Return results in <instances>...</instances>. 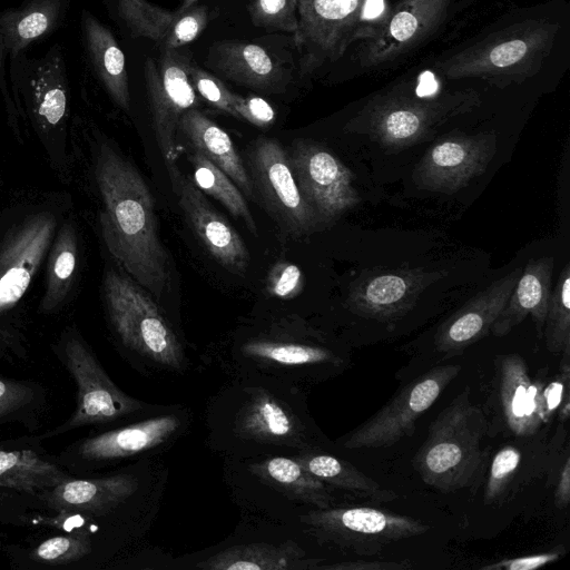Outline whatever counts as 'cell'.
I'll use <instances>...</instances> for the list:
<instances>
[{
	"mask_svg": "<svg viewBox=\"0 0 570 570\" xmlns=\"http://www.w3.org/2000/svg\"><path fill=\"white\" fill-rule=\"evenodd\" d=\"M442 276L439 271L423 268L377 274L351 289L347 306L363 317L392 321L404 315L419 295Z\"/></svg>",
	"mask_w": 570,
	"mask_h": 570,
	"instance_id": "cb8c5ba5",
	"label": "cell"
},
{
	"mask_svg": "<svg viewBox=\"0 0 570 570\" xmlns=\"http://www.w3.org/2000/svg\"><path fill=\"white\" fill-rule=\"evenodd\" d=\"M292 456L332 490L367 498L375 503L391 502L397 498L395 492L382 488L351 462L328 452L326 449H308Z\"/></svg>",
	"mask_w": 570,
	"mask_h": 570,
	"instance_id": "1f68e13d",
	"label": "cell"
},
{
	"mask_svg": "<svg viewBox=\"0 0 570 570\" xmlns=\"http://www.w3.org/2000/svg\"><path fill=\"white\" fill-rule=\"evenodd\" d=\"M553 266L554 259L551 256L528 262L521 271L508 302L490 328L494 336L507 335L528 315H531L538 335L542 336L552 292Z\"/></svg>",
	"mask_w": 570,
	"mask_h": 570,
	"instance_id": "f1b7e54d",
	"label": "cell"
},
{
	"mask_svg": "<svg viewBox=\"0 0 570 570\" xmlns=\"http://www.w3.org/2000/svg\"><path fill=\"white\" fill-rule=\"evenodd\" d=\"M569 355L570 353H563L560 372L549 383L540 381L538 412L542 424L549 422L554 416L564 401L570 400Z\"/></svg>",
	"mask_w": 570,
	"mask_h": 570,
	"instance_id": "ab89813d",
	"label": "cell"
},
{
	"mask_svg": "<svg viewBox=\"0 0 570 570\" xmlns=\"http://www.w3.org/2000/svg\"><path fill=\"white\" fill-rule=\"evenodd\" d=\"M485 430L482 410L471 403L468 389L462 391L430 424L413 458L422 481L445 493L472 485L484 463Z\"/></svg>",
	"mask_w": 570,
	"mask_h": 570,
	"instance_id": "9c48e42d",
	"label": "cell"
},
{
	"mask_svg": "<svg viewBox=\"0 0 570 570\" xmlns=\"http://www.w3.org/2000/svg\"><path fill=\"white\" fill-rule=\"evenodd\" d=\"M206 66L220 78L262 92L281 91L286 83V73L279 62L253 42H215L207 52Z\"/></svg>",
	"mask_w": 570,
	"mask_h": 570,
	"instance_id": "4316f807",
	"label": "cell"
},
{
	"mask_svg": "<svg viewBox=\"0 0 570 570\" xmlns=\"http://www.w3.org/2000/svg\"><path fill=\"white\" fill-rule=\"evenodd\" d=\"M234 108L238 119L246 120L261 128L271 126L276 118L274 108L258 96L242 97L236 95Z\"/></svg>",
	"mask_w": 570,
	"mask_h": 570,
	"instance_id": "7bdbcfd3",
	"label": "cell"
},
{
	"mask_svg": "<svg viewBox=\"0 0 570 570\" xmlns=\"http://www.w3.org/2000/svg\"><path fill=\"white\" fill-rule=\"evenodd\" d=\"M78 258L76 224L71 218H63L46 259V286L39 304L41 313H52L66 302L77 272Z\"/></svg>",
	"mask_w": 570,
	"mask_h": 570,
	"instance_id": "d6a6232c",
	"label": "cell"
},
{
	"mask_svg": "<svg viewBox=\"0 0 570 570\" xmlns=\"http://www.w3.org/2000/svg\"><path fill=\"white\" fill-rule=\"evenodd\" d=\"M63 354L77 385V406L72 416L51 434L85 425L132 420L161 405L136 399L120 390L79 336L70 335L66 340Z\"/></svg>",
	"mask_w": 570,
	"mask_h": 570,
	"instance_id": "5bb4252c",
	"label": "cell"
},
{
	"mask_svg": "<svg viewBox=\"0 0 570 570\" xmlns=\"http://www.w3.org/2000/svg\"><path fill=\"white\" fill-rule=\"evenodd\" d=\"M303 288L301 268L288 262H279L273 266L267 276V289L272 296L281 299L296 297Z\"/></svg>",
	"mask_w": 570,
	"mask_h": 570,
	"instance_id": "b9f144b4",
	"label": "cell"
},
{
	"mask_svg": "<svg viewBox=\"0 0 570 570\" xmlns=\"http://www.w3.org/2000/svg\"><path fill=\"white\" fill-rule=\"evenodd\" d=\"M198 0H183L181 6L178 8V10H185L191 6H194Z\"/></svg>",
	"mask_w": 570,
	"mask_h": 570,
	"instance_id": "681fc988",
	"label": "cell"
},
{
	"mask_svg": "<svg viewBox=\"0 0 570 570\" xmlns=\"http://www.w3.org/2000/svg\"><path fill=\"white\" fill-rule=\"evenodd\" d=\"M94 175L102 203L99 220L107 249L137 284L159 299L168 283V261L147 183L105 140L96 146Z\"/></svg>",
	"mask_w": 570,
	"mask_h": 570,
	"instance_id": "7a4b0ae2",
	"label": "cell"
},
{
	"mask_svg": "<svg viewBox=\"0 0 570 570\" xmlns=\"http://www.w3.org/2000/svg\"><path fill=\"white\" fill-rule=\"evenodd\" d=\"M521 271L518 267L494 281L442 323L434 338L436 351L459 355L484 337L508 302Z\"/></svg>",
	"mask_w": 570,
	"mask_h": 570,
	"instance_id": "484cf974",
	"label": "cell"
},
{
	"mask_svg": "<svg viewBox=\"0 0 570 570\" xmlns=\"http://www.w3.org/2000/svg\"><path fill=\"white\" fill-rule=\"evenodd\" d=\"M558 23L527 20L508 27L439 65L449 79L481 78L494 85L533 76L549 55Z\"/></svg>",
	"mask_w": 570,
	"mask_h": 570,
	"instance_id": "8fae6325",
	"label": "cell"
},
{
	"mask_svg": "<svg viewBox=\"0 0 570 570\" xmlns=\"http://www.w3.org/2000/svg\"><path fill=\"white\" fill-rule=\"evenodd\" d=\"M188 55L178 49H163L157 59L144 62L153 129L166 164L176 163L178 124L187 110L199 104L190 81Z\"/></svg>",
	"mask_w": 570,
	"mask_h": 570,
	"instance_id": "ac0fdd59",
	"label": "cell"
},
{
	"mask_svg": "<svg viewBox=\"0 0 570 570\" xmlns=\"http://www.w3.org/2000/svg\"><path fill=\"white\" fill-rule=\"evenodd\" d=\"M73 0H21L0 11V94L9 126L20 137L21 126L11 98L7 63L33 42L51 36L67 18Z\"/></svg>",
	"mask_w": 570,
	"mask_h": 570,
	"instance_id": "44dd1931",
	"label": "cell"
},
{
	"mask_svg": "<svg viewBox=\"0 0 570 570\" xmlns=\"http://www.w3.org/2000/svg\"><path fill=\"white\" fill-rule=\"evenodd\" d=\"M193 410L185 404H161L130 422L85 439L79 455L97 465L163 456L191 429Z\"/></svg>",
	"mask_w": 570,
	"mask_h": 570,
	"instance_id": "4fadbf2b",
	"label": "cell"
},
{
	"mask_svg": "<svg viewBox=\"0 0 570 570\" xmlns=\"http://www.w3.org/2000/svg\"><path fill=\"white\" fill-rule=\"evenodd\" d=\"M190 81L197 94L212 106L220 109L238 119L234 108L236 95L229 91L225 85L208 71L199 68L190 61Z\"/></svg>",
	"mask_w": 570,
	"mask_h": 570,
	"instance_id": "60d3db41",
	"label": "cell"
},
{
	"mask_svg": "<svg viewBox=\"0 0 570 570\" xmlns=\"http://www.w3.org/2000/svg\"><path fill=\"white\" fill-rule=\"evenodd\" d=\"M301 531L242 515L222 541L174 557L170 570H318L326 558L313 553Z\"/></svg>",
	"mask_w": 570,
	"mask_h": 570,
	"instance_id": "ba28073f",
	"label": "cell"
},
{
	"mask_svg": "<svg viewBox=\"0 0 570 570\" xmlns=\"http://www.w3.org/2000/svg\"><path fill=\"white\" fill-rule=\"evenodd\" d=\"M179 129L190 141L194 150L222 169L247 197L254 196L250 176L224 129L197 108L184 112L178 124Z\"/></svg>",
	"mask_w": 570,
	"mask_h": 570,
	"instance_id": "4dcf8cb0",
	"label": "cell"
},
{
	"mask_svg": "<svg viewBox=\"0 0 570 570\" xmlns=\"http://www.w3.org/2000/svg\"><path fill=\"white\" fill-rule=\"evenodd\" d=\"M81 42L91 75L111 100L128 110L130 92L125 55L112 32L89 10L80 16Z\"/></svg>",
	"mask_w": 570,
	"mask_h": 570,
	"instance_id": "83f0119b",
	"label": "cell"
},
{
	"mask_svg": "<svg viewBox=\"0 0 570 570\" xmlns=\"http://www.w3.org/2000/svg\"><path fill=\"white\" fill-rule=\"evenodd\" d=\"M227 376H261L306 390L342 368L346 358L324 334L272 325L235 334L205 355Z\"/></svg>",
	"mask_w": 570,
	"mask_h": 570,
	"instance_id": "3957f363",
	"label": "cell"
},
{
	"mask_svg": "<svg viewBox=\"0 0 570 570\" xmlns=\"http://www.w3.org/2000/svg\"><path fill=\"white\" fill-rule=\"evenodd\" d=\"M566 550L562 546L554 548L553 550L523 556L518 558H509L493 563L483 566L482 570H532L544 567L547 564L558 561Z\"/></svg>",
	"mask_w": 570,
	"mask_h": 570,
	"instance_id": "ee69618b",
	"label": "cell"
},
{
	"mask_svg": "<svg viewBox=\"0 0 570 570\" xmlns=\"http://www.w3.org/2000/svg\"><path fill=\"white\" fill-rule=\"evenodd\" d=\"M189 160L193 167V183L197 188L220 202L233 216L245 223L252 234L256 235L255 219L236 184L200 153L194 150L189 155Z\"/></svg>",
	"mask_w": 570,
	"mask_h": 570,
	"instance_id": "e575fe53",
	"label": "cell"
},
{
	"mask_svg": "<svg viewBox=\"0 0 570 570\" xmlns=\"http://www.w3.org/2000/svg\"><path fill=\"white\" fill-rule=\"evenodd\" d=\"M384 8L383 0H365L363 12H362V21L372 20L377 17Z\"/></svg>",
	"mask_w": 570,
	"mask_h": 570,
	"instance_id": "c3c4849f",
	"label": "cell"
},
{
	"mask_svg": "<svg viewBox=\"0 0 570 570\" xmlns=\"http://www.w3.org/2000/svg\"><path fill=\"white\" fill-rule=\"evenodd\" d=\"M556 505L566 509L570 501V460L567 456L561 466L554 492Z\"/></svg>",
	"mask_w": 570,
	"mask_h": 570,
	"instance_id": "7dc6e473",
	"label": "cell"
},
{
	"mask_svg": "<svg viewBox=\"0 0 570 570\" xmlns=\"http://www.w3.org/2000/svg\"><path fill=\"white\" fill-rule=\"evenodd\" d=\"M429 529L411 517L370 507L311 509L298 520V530L316 547L364 556L376 554Z\"/></svg>",
	"mask_w": 570,
	"mask_h": 570,
	"instance_id": "7c38bea8",
	"label": "cell"
},
{
	"mask_svg": "<svg viewBox=\"0 0 570 570\" xmlns=\"http://www.w3.org/2000/svg\"><path fill=\"white\" fill-rule=\"evenodd\" d=\"M112 4L131 35L153 40L163 49H179L193 42L208 23L204 6L171 12L147 0H112Z\"/></svg>",
	"mask_w": 570,
	"mask_h": 570,
	"instance_id": "d4e9b609",
	"label": "cell"
},
{
	"mask_svg": "<svg viewBox=\"0 0 570 570\" xmlns=\"http://www.w3.org/2000/svg\"><path fill=\"white\" fill-rule=\"evenodd\" d=\"M68 479L56 464L29 450H0V488L36 494Z\"/></svg>",
	"mask_w": 570,
	"mask_h": 570,
	"instance_id": "836d02e7",
	"label": "cell"
},
{
	"mask_svg": "<svg viewBox=\"0 0 570 570\" xmlns=\"http://www.w3.org/2000/svg\"><path fill=\"white\" fill-rule=\"evenodd\" d=\"M8 65V83L20 126L27 121L33 127L51 163L63 170L70 89L62 47L55 43L40 57H30L24 50Z\"/></svg>",
	"mask_w": 570,
	"mask_h": 570,
	"instance_id": "52a82bcc",
	"label": "cell"
},
{
	"mask_svg": "<svg viewBox=\"0 0 570 570\" xmlns=\"http://www.w3.org/2000/svg\"><path fill=\"white\" fill-rule=\"evenodd\" d=\"M365 0H312L297 8L294 43L302 75H311L340 59L348 46L364 38L361 26Z\"/></svg>",
	"mask_w": 570,
	"mask_h": 570,
	"instance_id": "2e32d148",
	"label": "cell"
},
{
	"mask_svg": "<svg viewBox=\"0 0 570 570\" xmlns=\"http://www.w3.org/2000/svg\"><path fill=\"white\" fill-rule=\"evenodd\" d=\"M452 0H402L361 47L362 67L399 58L428 38L444 19Z\"/></svg>",
	"mask_w": 570,
	"mask_h": 570,
	"instance_id": "7402d4cb",
	"label": "cell"
},
{
	"mask_svg": "<svg viewBox=\"0 0 570 570\" xmlns=\"http://www.w3.org/2000/svg\"><path fill=\"white\" fill-rule=\"evenodd\" d=\"M206 446L223 459L294 455L323 448L306 390L261 376H228L205 405Z\"/></svg>",
	"mask_w": 570,
	"mask_h": 570,
	"instance_id": "6da1fadb",
	"label": "cell"
},
{
	"mask_svg": "<svg viewBox=\"0 0 570 570\" xmlns=\"http://www.w3.org/2000/svg\"><path fill=\"white\" fill-rule=\"evenodd\" d=\"M298 0H249L252 22L269 31L295 33L298 27Z\"/></svg>",
	"mask_w": 570,
	"mask_h": 570,
	"instance_id": "74e56055",
	"label": "cell"
},
{
	"mask_svg": "<svg viewBox=\"0 0 570 570\" xmlns=\"http://www.w3.org/2000/svg\"><path fill=\"white\" fill-rule=\"evenodd\" d=\"M31 395L27 384L0 377V417L26 405Z\"/></svg>",
	"mask_w": 570,
	"mask_h": 570,
	"instance_id": "f6af8a7d",
	"label": "cell"
},
{
	"mask_svg": "<svg viewBox=\"0 0 570 570\" xmlns=\"http://www.w3.org/2000/svg\"><path fill=\"white\" fill-rule=\"evenodd\" d=\"M288 159L303 197L321 223L336 219L361 202L352 171L324 147L295 141Z\"/></svg>",
	"mask_w": 570,
	"mask_h": 570,
	"instance_id": "d6986e66",
	"label": "cell"
},
{
	"mask_svg": "<svg viewBox=\"0 0 570 570\" xmlns=\"http://www.w3.org/2000/svg\"><path fill=\"white\" fill-rule=\"evenodd\" d=\"M412 568L407 561H340L332 563H324L318 567V570H404Z\"/></svg>",
	"mask_w": 570,
	"mask_h": 570,
	"instance_id": "bcb514c9",
	"label": "cell"
},
{
	"mask_svg": "<svg viewBox=\"0 0 570 570\" xmlns=\"http://www.w3.org/2000/svg\"><path fill=\"white\" fill-rule=\"evenodd\" d=\"M460 371V365L450 364L423 373L366 422L337 440V446L344 450L387 448L411 436L416 420L431 407Z\"/></svg>",
	"mask_w": 570,
	"mask_h": 570,
	"instance_id": "9a60e30c",
	"label": "cell"
},
{
	"mask_svg": "<svg viewBox=\"0 0 570 570\" xmlns=\"http://www.w3.org/2000/svg\"><path fill=\"white\" fill-rule=\"evenodd\" d=\"M104 297L116 337L137 372L181 376L190 371L193 362L184 337L136 282L108 268Z\"/></svg>",
	"mask_w": 570,
	"mask_h": 570,
	"instance_id": "5b68a950",
	"label": "cell"
},
{
	"mask_svg": "<svg viewBox=\"0 0 570 570\" xmlns=\"http://www.w3.org/2000/svg\"><path fill=\"white\" fill-rule=\"evenodd\" d=\"M479 105L474 90L424 94L411 83H399L370 99L344 130L400 150L425 140L439 127Z\"/></svg>",
	"mask_w": 570,
	"mask_h": 570,
	"instance_id": "8992f818",
	"label": "cell"
},
{
	"mask_svg": "<svg viewBox=\"0 0 570 570\" xmlns=\"http://www.w3.org/2000/svg\"><path fill=\"white\" fill-rule=\"evenodd\" d=\"M521 460L520 451L505 445L494 455L484 489V502L491 504L499 500L517 471Z\"/></svg>",
	"mask_w": 570,
	"mask_h": 570,
	"instance_id": "f35d334b",
	"label": "cell"
},
{
	"mask_svg": "<svg viewBox=\"0 0 570 570\" xmlns=\"http://www.w3.org/2000/svg\"><path fill=\"white\" fill-rule=\"evenodd\" d=\"M173 190L188 223L212 256L229 272L244 275L249 252L240 235L186 177L177 163L167 164Z\"/></svg>",
	"mask_w": 570,
	"mask_h": 570,
	"instance_id": "603a6c76",
	"label": "cell"
},
{
	"mask_svg": "<svg viewBox=\"0 0 570 570\" xmlns=\"http://www.w3.org/2000/svg\"><path fill=\"white\" fill-rule=\"evenodd\" d=\"M499 396L509 429L518 436H531L542 422L538 412L540 381H532L519 354L498 357Z\"/></svg>",
	"mask_w": 570,
	"mask_h": 570,
	"instance_id": "f546056e",
	"label": "cell"
},
{
	"mask_svg": "<svg viewBox=\"0 0 570 570\" xmlns=\"http://www.w3.org/2000/svg\"><path fill=\"white\" fill-rule=\"evenodd\" d=\"M497 148V135L492 131L440 139L415 166L414 184L422 190L454 194L487 170Z\"/></svg>",
	"mask_w": 570,
	"mask_h": 570,
	"instance_id": "ffe728a7",
	"label": "cell"
},
{
	"mask_svg": "<svg viewBox=\"0 0 570 570\" xmlns=\"http://www.w3.org/2000/svg\"><path fill=\"white\" fill-rule=\"evenodd\" d=\"M223 480L242 515L296 530L306 511L336 505L333 490L289 455L223 459Z\"/></svg>",
	"mask_w": 570,
	"mask_h": 570,
	"instance_id": "277c9868",
	"label": "cell"
},
{
	"mask_svg": "<svg viewBox=\"0 0 570 570\" xmlns=\"http://www.w3.org/2000/svg\"><path fill=\"white\" fill-rule=\"evenodd\" d=\"M92 551V539L88 531L58 535L42 541L30 557L47 564H66L88 556Z\"/></svg>",
	"mask_w": 570,
	"mask_h": 570,
	"instance_id": "8d00e7d4",
	"label": "cell"
},
{
	"mask_svg": "<svg viewBox=\"0 0 570 570\" xmlns=\"http://www.w3.org/2000/svg\"><path fill=\"white\" fill-rule=\"evenodd\" d=\"M63 199L23 200L0 214V317L30 289L63 220Z\"/></svg>",
	"mask_w": 570,
	"mask_h": 570,
	"instance_id": "30bf717a",
	"label": "cell"
},
{
	"mask_svg": "<svg viewBox=\"0 0 570 570\" xmlns=\"http://www.w3.org/2000/svg\"><path fill=\"white\" fill-rule=\"evenodd\" d=\"M4 499H6V494L0 492V507L2 505Z\"/></svg>",
	"mask_w": 570,
	"mask_h": 570,
	"instance_id": "f907efd6",
	"label": "cell"
},
{
	"mask_svg": "<svg viewBox=\"0 0 570 570\" xmlns=\"http://www.w3.org/2000/svg\"><path fill=\"white\" fill-rule=\"evenodd\" d=\"M546 345L552 353H570V264L559 274L551 292L543 334Z\"/></svg>",
	"mask_w": 570,
	"mask_h": 570,
	"instance_id": "d590c367",
	"label": "cell"
},
{
	"mask_svg": "<svg viewBox=\"0 0 570 570\" xmlns=\"http://www.w3.org/2000/svg\"><path fill=\"white\" fill-rule=\"evenodd\" d=\"M249 167L254 190L286 234L301 237L316 229L321 222L303 197L288 155L277 140L261 137L250 150Z\"/></svg>",
	"mask_w": 570,
	"mask_h": 570,
	"instance_id": "e0dca14e",
	"label": "cell"
}]
</instances>
